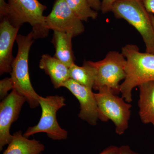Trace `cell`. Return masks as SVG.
Listing matches in <instances>:
<instances>
[{"label": "cell", "instance_id": "6da1fadb", "mask_svg": "<svg viewBox=\"0 0 154 154\" xmlns=\"http://www.w3.org/2000/svg\"><path fill=\"white\" fill-rule=\"evenodd\" d=\"M126 60L125 77L120 85L122 97L126 102L132 101V92L136 87L154 81V54L140 52L137 45L128 44L122 48Z\"/></svg>", "mask_w": 154, "mask_h": 154}, {"label": "cell", "instance_id": "7a4b0ae2", "mask_svg": "<svg viewBox=\"0 0 154 154\" xmlns=\"http://www.w3.org/2000/svg\"><path fill=\"white\" fill-rule=\"evenodd\" d=\"M34 39L32 31L26 36L17 35L16 41L18 45V53L12 64L11 73L14 89L25 97L31 108L39 105V96L31 84L28 67L29 52Z\"/></svg>", "mask_w": 154, "mask_h": 154}, {"label": "cell", "instance_id": "3957f363", "mask_svg": "<svg viewBox=\"0 0 154 154\" xmlns=\"http://www.w3.org/2000/svg\"><path fill=\"white\" fill-rule=\"evenodd\" d=\"M111 12L116 18L123 19L140 34L146 52L154 54V29L149 13L141 0H116Z\"/></svg>", "mask_w": 154, "mask_h": 154}, {"label": "cell", "instance_id": "277c9868", "mask_svg": "<svg viewBox=\"0 0 154 154\" xmlns=\"http://www.w3.org/2000/svg\"><path fill=\"white\" fill-rule=\"evenodd\" d=\"M9 11L5 18L15 27L20 28L28 23L32 27L34 39L47 37L49 30L45 21L46 6L38 0H8Z\"/></svg>", "mask_w": 154, "mask_h": 154}, {"label": "cell", "instance_id": "5b68a950", "mask_svg": "<svg viewBox=\"0 0 154 154\" xmlns=\"http://www.w3.org/2000/svg\"><path fill=\"white\" fill-rule=\"evenodd\" d=\"M95 96L99 120L104 122L111 120L116 133L119 135L124 134L128 128L132 105L107 87L101 88Z\"/></svg>", "mask_w": 154, "mask_h": 154}, {"label": "cell", "instance_id": "8992f818", "mask_svg": "<svg viewBox=\"0 0 154 154\" xmlns=\"http://www.w3.org/2000/svg\"><path fill=\"white\" fill-rule=\"evenodd\" d=\"M65 101L63 96L43 97L39 96L38 102L42 109L41 117L36 125L28 128L23 135L28 138L36 134L45 133L53 140L66 139L67 131L61 127L57 119V111L66 105Z\"/></svg>", "mask_w": 154, "mask_h": 154}, {"label": "cell", "instance_id": "52a82bcc", "mask_svg": "<svg viewBox=\"0 0 154 154\" xmlns=\"http://www.w3.org/2000/svg\"><path fill=\"white\" fill-rule=\"evenodd\" d=\"M96 70V79L93 89L98 91L107 87L116 95L120 93L119 83L125 77L126 60L122 53L109 51L102 60L88 61Z\"/></svg>", "mask_w": 154, "mask_h": 154}, {"label": "cell", "instance_id": "ba28073f", "mask_svg": "<svg viewBox=\"0 0 154 154\" xmlns=\"http://www.w3.org/2000/svg\"><path fill=\"white\" fill-rule=\"evenodd\" d=\"M49 30L72 34L75 36L85 31L82 21L76 16L65 0H56L51 12L45 17Z\"/></svg>", "mask_w": 154, "mask_h": 154}, {"label": "cell", "instance_id": "9c48e42d", "mask_svg": "<svg viewBox=\"0 0 154 154\" xmlns=\"http://www.w3.org/2000/svg\"><path fill=\"white\" fill-rule=\"evenodd\" d=\"M26 102L24 96L16 89L12 90L0 103V151L8 145L13 137L11 134V125L19 117L22 106Z\"/></svg>", "mask_w": 154, "mask_h": 154}, {"label": "cell", "instance_id": "30bf717a", "mask_svg": "<svg viewBox=\"0 0 154 154\" xmlns=\"http://www.w3.org/2000/svg\"><path fill=\"white\" fill-rule=\"evenodd\" d=\"M63 87L68 89L79 100L80 105L79 118L91 125H96L99 119V111L95 93L92 89L70 79L64 84Z\"/></svg>", "mask_w": 154, "mask_h": 154}, {"label": "cell", "instance_id": "8fae6325", "mask_svg": "<svg viewBox=\"0 0 154 154\" xmlns=\"http://www.w3.org/2000/svg\"><path fill=\"white\" fill-rule=\"evenodd\" d=\"M19 28L15 27L5 18L0 22V75L11 73L14 58L13 48Z\"/></svg>", "mask_w": 154, "mask_h": 154}, {"label": "cell", "instance_id": "7c38bea8", "mask_svg": "<svg viewBox=\"0 0 154 154\" xmlns=\"http://www.w3.org/2000/svg\"><path fill=\"white\" fill-rule=\"evenodd\" d=\"M39 67L49 76L55 89L63 87L64 84L70 79L69 68L59 60L49 54L42 55L39 61Z\"/></svg>", "mask_w": 154, "mask_h": 154}, {"label": "cell", "instance_id": "4fadbf2b", "mask_svg": "<svg viewBox=\"0 0 154 154\" xmlns=\"http://www.w3.org/2000/svg\"><path fill=\"white\" fill-rule=\"evenodd\" d=\"M139 115L142 122L154 126V81L143 83L139 86Z\"/></svg>", "mask_w": 154, "mask_h": 154}, {"label": "cell", "instance_id": "5bb4252c", "mask_svg": "<svg viewBox=\"0 0 154 154\" xmlns=\"http://www.w3.org/2000/svg\"><path fill=\"white\" fill-rule=\"evenodd\" d=\"M45 146L39 141L30 140L21 131L13 135L8 147L2 154H42Z\"/></svg>", "mask_w": 154, "mask_h": 154}, {"label": "cell", "instance_id": "9a60e30c", "mask_svg": "<svg viewBox=\"0 0 154 154\" xmlns=\"http://www.w3.org/2000/svg\"><path fill=\"white\" fill-rule=\"evenodd\" d=\"M72 35L59 31H54L51 42L55 49L54 57L69 68L75 63V57L72 48Z\"/></svg>", "mask_w": 154, "mask_h": 154}, {"label": "cell", "instance_id": "2e32d148", "mask_svg": "<svg viewBox=\"0 0 154 154\" xmlns=\"http://www.w3.org/2000/svg\"><path fill=\"white\" fill-rule=\"evenodd\" d=\"M69 77L76 82L93 90L96 79V70L88 61L85 62L82 66L74 63L69 67Z\"/></svg>", "mask_w": 154, "mask_h": 154}, {"label": "cell", "instance_id": "e0dca14e", "mask_svg": "<svg viewBox=\"0 0 154 154\" xmlns=\"http://www.w3.org/2000/svg\"><path fill=\"white\" fill-rule=\"evenodd\" d=\"M72 11L82 21L96 19L98 16L97 11L91 8L88 0H65Z\"/></svg>", "mask_w": 154, "mask_h": 154}, {"label": "cell", "instance_id": "ac0fdd59", "mask_svg": "<svg viewBox=\"0 0 154 154\" xmlns=\"http://www.w3.org/2000/svg\"><path fill=\"white\" fill-rule=\"evenodd\" d=\"M14 85L11 78H6L0 81V99H5L8 95V92L14 89Z\"/></svg>", "mask_w": 154, "mask_h": 154}, {"label": "cell", "instance_id": "d6986e66", "mask_svg": "<svg viewBox=\"0 0 154 154\" xmlns=\"http://www.w3.org/2000/svg\"><path fill=\"white\" fill-rule=\"evenodd\" d=\"M116 0H102L101 11L103 14H106L111 11L112 6Z\"/></svg>", "mask_w": 154, "mask_h": 154}, {"label": "cell", "instance_id": "ffe728a7", "mask_svg": "<svg viewBox=\"0 0 154 154\" xmlns=\"http://www.w3.org/2000/svg\"><path fill=\"white\" fill-rule=\"evenodd\" d=\"M118 154H140L133 150L130 146L124 145L120 146L119 148Z\"/></svg>", "mask_w": 154, "mask_h": 154}, {"label": "cell", "instance_id": "44dd1931", "mask_svg": "<svg viewBox=\"0 0 154 154\" xmlns=\"http://www.w3.org/2000/svg\"><path fill=\"white\" fill-rule=\"evenodd\" d=\"M143 2L148 12L154 15V0H143Z\"/></svg>", "mask_w": 154, "mask_h": 154}, {"label": "cell", "instance_id": "7402d4cb", "mask_svg": "<svg viewBox=\"0 0 154 154\" xmlns=\"http://www.w3.org/2000/svg\"><path fill=\"white\" fill-rule=\"evenodd\" d=\"M119 147L111 145L105 148L99 154H118Z\"/></svg>", "mask_w": 154, "mask_h": 154}, {"label": "cell", "instance_id": "603a6c76", "mask_svg": "<svg viewBox=\"0 0 154 154\" xmlns=\"http://www.w3.org/2000/svg\"><path fill=\"white\" fill-rule=\"evenodd\" d=\"M90 6L96 11L101 10V2L100 0H88Z\"/></svg>", "mask_w": 154, "mask_h": 154}, {"label": "cell", "instance_id": "cb8c5ba5", "mask_svg": "<svg viewBox=\"0 0 154 154\" xmlns=\"http://www.w3.org/2000/svg\"><path fill=\"white\" fill-rule=\"evenodd\" d=\"M151 20V22L152 24L153 27L154 29V15L153 14H149Z\"/></svg>", "mask_w": 154, "mask_h": 154}, {"label": "cell", "instance_id": "d4e9b609", "mask_svg": "<svg viewBox=\"0 0 154 154\" xmlns=\"http://www.w3.org/2000/svg\"><path fill=\"white\" fill-rule=\"evenodd\" d=\"M141 1H143V0H141Z\"/></svg>", "mask_w": 154, "mask_h": 154}]
</instances>
